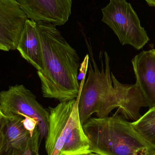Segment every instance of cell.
Returning a JSON list of instances; mask_svg holds the SVG:
<instances>
[{
	"instance_id": "obj_1",
	"label": "cell",
	"mask_w": 155,
	"mask_h": 155,
	"mask_svg": "<svg viewBox=\"0 0 155 155\" xmlns=\"http://www.w3.org/2000/svg\"><path fill=\"white\" fill-rule=\"evenodd\" d=\"M37 23L42 47V69L37 71L43 97L60 102L77 98L81 84L78 79L80 58L56 26Z\"/></svg>"
},
{
	"instance_id": "obj_2",
	"label": "cell",
	"mask_w": 155,
	"mask_h": 155,
	"mask_svg": "<svg viewBox=\"0 0 155 155\" xmlns=\"http://www.w3.org/2000/svg\"><path fill=\"white\" fill-rule=\"evenodd\" d=\"M92 153L101 155H155L152 146L118 116L89 119L83 125Z\"/></svg>"
},
{
	"instance_id": "obj_3",
	"label": "cell",
	"mask_w": 155,
	"mask_h": 155,
	"mask_svg": "<svg viewBox=\"0 0 155 155\" xmlns=\"http://www.w3.org/2000/svg\"><path fill=\"white\" fill-rule=\"evenodd\" d=\"M102 11V21L112 29L123 45H129L139 50L149 41L138 15L126 0H110Z\"/></svg>"
},
{
	"instance_id": "obj_4",
	"label": "cell",
	"mask_w": 155,
	"mask_h": 155,
	"mask_svg": "<svg viewBox=\"0 0 155 155\" xmlns=\"http://www.w3.org/2000/svg\"><path fill=\"white\" fill-rule=\"evenodd\" d=\"M78 105L77 97L48 107L49 126L45 142L47 155H59L67 139L83 125Z\"/></svg>"
},
{
	"instance_id": "obj_5",
	"label": "cell",
	"mask_w": 155,
	"mask_h": 155,
	"mask_svg": "<svg viewBox=\"0 0 155 155\" xmlns=\"http://www.w3.org/2000/svg\"><path fill=\"white\" fill-rule=\"evenodd\" d=\"M0 113L5 116H27L36 119L41 138L47 135L49 112L37 101L31 90L23 84L10 86L0 93Z\"/></svg>"
},
{
	"instance_id": "obj_6",
	"label": "cell",
	"mask_w": 155,
	"mask_h": 155,
	"mask_svg": "<svg viewBox=\"0 0 155 155\" xmlns=\"http://www.w3.org/2000/svg\"><path fill=\"white\" fill-rule=\"evenodd\" d=\"M21 115L0 113V155H30L38 153L41 134L39 128L33 134L24 125Z\"/></svg>"
},
{
	"instance_id": "obj_7",
	"label": "cell",
	"mask_w": 155,
	"mask_h": 155,
	"mask_svg": "<svg viewBox=\"0 0 155 155\" xmlns=\"http://www.w3.org/2000/svg\"><path fill=\"white\" fill-rule=\"evenodd\" d=\"M16 0H0V50H17L21 35L29 19Z\"/></svg>"
},
{
	"instance_id": "obj_8",
	"label": "cell",
	"mask_w": 155,
	"mask_h": 155,
	"mask_svg": "<svg viewBox=\"0 0 155 155\" xmlns=\"http://www.w3.org/2000/svg\"><path fill=\"white\" fill-rule=\"evenodd\" d=\"M29 19L56 26L67 22L72 14V0H16Z\"/></svg>"
},
{
	"instance_id": "obj_9",
	"label": "cell",
	"mask_w": 155,
	"mask_h": 155,
	"mask_svg": "<svg viewBox=\"0 0 155 155\" xmlns=\"http://www.w3.org/2000/svg\"><path fill=\"white\" fill-rule=\"evenodd\" d=\"M136 85L150 109L155 108V49L143 51L132 60Z\"/></svg>"
},
{
	"instance_id": "obj_10",
	"label": "cell",
	"mask_w": 155,
	"mask_h": 155,
	"mask_svg": "<svg viewBox=\"0 0 155 155\" xmlns=\"http://www.w3.org/2000/svg\"><path fill=\"white\" fill-rule=\"evenodd\" d=\"M17 50L22 57L37 71L42 69V47L35 21L30 19L26 21Z\"/></svg>"
},
{
	"instance_id": "obj_11",
	"label": "cell",
	"mask_w": 155,
	"mask_h": 155,
	"mask_svg": "<svg viewBox=\"0 0 155 155\" xmlns=\"http://www.w3.org/2000/svg\"><path fill=\"white\" fill-rule=\"evenodd\" d=\"M132 124L144 139L155 148V108L149 109Z\"/></svg>"
},
{
	"instance_id": "obj_12",
	"label": "cell",
	"mask_w": 155,
	"mask_h": 155,
	"mask_svg": "<svg viewBox=\"0 0 155 155\" xmlns=\"http://www.w3.org/2000/svg\"><path fill=\"white\" fill-rule=\"evenodd\" d=\"M147 4L151 6L155 7V0H145Z\"/></svg>"
},
{
	"instance_id": "obj_13",
	"label": "cell",
	"mask_w": 155,
	"mask_h": 155,
	"mask_svg": "<svg viewBox=\"0 0 155 155\" xmlns=\"http://www.w3.org/2000/svg\"><path fill=\"white\" fill-rule=\"evenodd\" d=\"M82 155H101L100 154H98L95 153H89L86 154H84Z\"/></svg>"
},
{
	"instance_id": "obj_14",
	"label": "cell",
	"mask_w": 155,
	"mask_h": 155,
	"mask_svg": "<svg viewBox=\"0 0 155 155\" xmlns=\"http://www.w3.org/2000/svg\"><path fill=\"white\" fill-rule=\"evenodd\" d=\"M39 155L38 153H33L31 154L30 155Z\"/></svg>"
}]
</instances>
